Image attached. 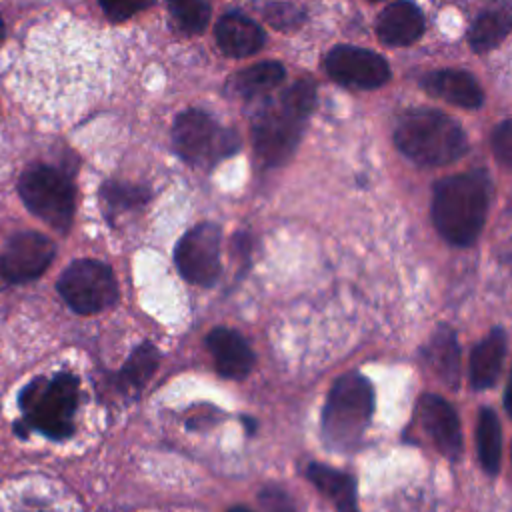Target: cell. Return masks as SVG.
Masks as SVG:
<instances>
[{
  "mask_svg": "<svg viewBox=\"0 0 512 512\" xmlns=\"http://www.w3.org/2000/svg\"><path fill=\"white\" fill-rule=\"evenodd\" d=\"M100 196L108 214H120L146 204L150 198V192L144 186H136V184L106 182L100 190Z\"/></svg>",
  "mask_w": 512,
  "mask_h": 512,
  "instance_id": "24",
  "label": "cell"
},
{
  "mask_svg": "<svg viewBox=\"0 0 512 512\" xmlns=\"http://www.w3.org/2000/svg\"><path fill=\"white\" fill-rule=\"evenodd\" d=\"M242 422H244L248 434H254V432H256V422H254L250 416H242Z\"/></svg>",
  "mask_w": 512,
  "mask_h": 512,
  "instance_id": "31",
  "label": "cell"
},
{
  "mask_svg": "<svg viewBox=\"0 0 512 512\" xmlns=\"http://www.w3.org/2000/svg\"><path fill=\"white\" fill-rule=\"evenodd\" d=\"M228 512H252V510L246 506H232Z\"/></svg>",
  "mask_w": 512,
  "mask_h": 512,
  "instance_id": "32",
  "label": "cell"
},
{
  "mask_svg": "<svg viewBox=\"0 0 512 512\" xmlns=\"http://www.w3.org/2000/svg\"><path fill=\"white\" fill-rule=\"evenodd\" d=\"M326 72L332 80L354 88H378L388 82V62L366 48L358 46H336L326 54Z\"/></svg>",
  "mask_w": 512,
  "mask_h": 512,
  "instance_id": "11",
  "label": "cell"
},
{
  "mask_svg": "<svg viewBox=\"0 0 512 512\" xmlns=\"http://www.w3.org/2000/svg\"><path fill=\"white\" fill-rule=\"evenodd\" d=\"M506 354V334L492 330L486 334L470 354V384L476 390L490 388L500 376L502 360Z\"/></svg>",
  "mask_w": 512,
  "mask_h": 512,
  "instance_id": "17",
  "label": "cell"
},
{
  "mask_svg": "<svg viewBox=\"0 0 512 512\" xmlns=\"http://www.w3.org/2000/svg\"><path fill=\"white\" fill-rule=\"evenodd\" d=\"M416 420L434 444V448L448 456L458 458L462 452V432L456 410L438 394H424L416 406Z\"/></svg>",
  "mask_w": 512,
  "mask_h": 512,
  "instance_id": "12",
  "label": "cell"
},
{
  "mask_svg": "<svg viewBox=\"0 0 512 512\" xmlns=\"http://www.w3.org/2000/svg\"><path fill=\"white\" fill-rule=\"evenodd\" d=\"M378 38L390 46H408L424 32V16L412 2L400 0L386 6L376 20Z\"/></svg>",
  "mask_w": 512,
  "mask_h": 512,
  "instance_id": "14",
  "label": "cell"
},
{
  "mask_svg": "<svg viewBox=\"0 0 512 512\" xmlns=\"http://www.w3.org/2000/svg\"><path fill=\"white\" fill-rule=\"evenodd\" d=\"M394 144L420 166H444L458 160L468 140L456 120L430 108L404 112L394 126Z\"/></svg>",
  "mask_w": 512,
  "mask_h": 512,
  "instance_id": "3",
  "label": "cell"
},
{
  "mask_svg": "<svg viewBox=\"0 0 512 512\" xmlns=\"http://www.w3.org/2000/svg\"><path fill=\"white\" fill-rule=\"evenodd\" d=\"M174 262L188 282L214 284L220 276V228L210 222L190 228L176 244Z\"/></svg>",
  "mask_w": 512,
  "mask_h": 512,
  "instance_id": "9",
  "label": "cell"
},
{
  "mask_svg": "<svg viewBox=\"0 0 512 512\" xmlns=\"http://www.w3.org/2000/svg\"><path fill=\"white\" fill-rule=\"evenodd\" d=\"M58 292L74 312L96 314L116 302L118 284L104 262L76 260L62 272Z\"/></svg>",
  "mask_w": 512,
  "mask_h": 512,
  "instance_id": "8",
  "label": "cell"
},
{
  "mask_svg": "<svg viewBox=\"0 0 512 512\" xmlns=\"http://www.w3.org/2000/svg\"><path fill=\"white\" fill-rule=\"evenodd\" d=\"M488 180L482 174H454L434 188L432 218L440 236L454 246L472 244L486 220Z\"/></svg>",
  "mask_w": 512,
  "mask_h": 512,
  "instance_id": "2",
  "label": "cell"
},
{
  "mask_svg": "<svg viewBox=\"0 0 512 512\" xmlns=\"http://www.w3.org/2000/svg\"><path fill=\"white\" fill-rule=\"evenodd\" d=\"M492 148L498 160L512 164V118L504 120L492 134Z\"/></svg>",
  "mask_w": 512,
  "mask_h": 512,
  "instance_id": "29",
  "label": "cell"
},
{
  "mask_svg": "<svg viewBox=\"0 0 512 512\" xmlns=\"http://www.w3.org/2000/svg\"><path fill=\"white\" fill-rule=\"evenodd\" d=\"M206 346L214 358L216 370L224 378L240 380L254 366V352L244 336L232 328H214L206 336Z\"/></svg>",
  "mask_w": 512,
  "mask_h": 512,
  "instance_id": "13",
  "label": "cell"
},
{
  "mask_svg": "<svg viewBox=\"0 0 512 512\" xmlns=\"http://www.w3.org/2000/svg\"><path fill=\"white\" fill-rule=\"evenodd\" d=\"M54 258V244L40 232L14 234L0 254V288L38 278Z\"/></svg>",
  "mask_w": 512,
  "mask_h": 512,
  "instance_id": "10",
  "label": "cell"
},
{
  "mask_svg": "<svg viewBox=\"0 0 512 512\" xmlns=\"http://www.w3.org/2000/svg\"><path fill=\"white\" fill-rule=\"evenodd\" d=\"M260 506L264 512H296L288 494L276 486H266L260 492Z\"/></svg>",
  "mask_w": 512,
  "mask_h": 512,
  "instance_id": "28",
  "label": "cell"
},
{
  "mask_svg": "<svg viewBox=\"0 0 512 512\" xmlns=\"http://www.w3.org/2000/svg\"><path fill=\"white\" fill-rule=\"evenodd\" d=\"M80 386L74 374L60 372L52 378H36L20 392V408L30 428L48 438L62 440L74 430L72 416L78 408Z\"/></svg>",
  "mask_w": 512,
  "mask_h": 512,
  "instance_id": "5",
  "label": "cell"
},
{
  "mask_svg": "<svg viewBox=\"0 0 512 512\" xmlns=\"http://www.w3.org/2000/svg\"><path fill=\"white\" fill-rule=\"evenodd\" d=\"M158 358H160L158 350L150 342L140 344L120 370V386L128 390L142 388L148 382V378L154 374L158 366Z\"/></svg>",
  "mask_w": 512,
  "mask_h": 512,
  "instance_id": "23",
  "label": "cell"
},
{
  "mask_svg": "<svg viewBox=\"0 0 512 512\" xmlns=\"http://www.w3.org/2000/svg\"><path fill=\"white\" fill-rule=\"evenodd\" d=\"M504 406H506L508 414L512 416V374H510V380H508V386H506V394H504Z\"/></svg>",
  "mask_w": 512,
  "mask_h": 512,
  "instance_id": "30",
  "label": "cell"
},
{
  "mask_svg": "<svg viewBox=\"0 0 512 512\" xmlns=\"http://www.w3.org/2000/svg\"><path fill=\"white\" fill-rule=\"evenodd\" d=\"M264 16L266 20L274 26V28H294L300 24L302 20V14L296 6H288V4H270L266 10H264Z\"/></svg>",
  "mask_w": 512,
  "mask_h": 512,
  "instance_id": "27",
  "label": "cell"
},
{
  "mask_svg": "<svg viewBox=\"0 0 512 512\" xmlns=\"http://www.w3.org/2000/svg\"><path fill=\"white\" fill-rule=\"evenodd\" d=\"M172 142L178 156L196 166H210L238 148L236 134L220 128L202 110H186L174 120Z\"/></svg>",
  "mask_w": 512,
  "mask_h": 512,
  "instance_id": "7",
  "label": "cell"
},
{
  "mask_svg": "<svg viewBox=\"0 0 512 512\" xmlns=\"http://www.w3.org/2000/svg\"><path fill=\"white\" fill-rule=\"evenodd\" d=\"M422 88L434 98H442L462 108H478L484 102V92L464 70H434L424 76Z\"/></svg>",
  "mask_w": 512,
  "mask_h": 512,
  "instance_id": "15",
  "label": "cell"
},
{
  "mask_svg": "<svg viewBox=\"0 0 512 512\" xmlns=\"http://www.w3.org/2000/svg\"><path fill=\"white\" fill-rule=\"evenodd\" d=\"M476 446L482 468L488 474H496L502 462V428L492 408H482L476 422Z\"/></svg>",
  "mask_w": 512,
  "mask_h": 512,
  "instance_id": "21",
  "label": "cell"
},
{
  "mask_svg": "<svg viewBox=\"0 0 512 512\" xmlns=\"http://www.w3.org/2000/svg\"><path fill=\"white\" fill-rule=\"evenodd\" d=\"M314 100V84L310 80H298L260 106L252 120V140L262 164L276 166L292 154L306 118L314 108Z\"/></svg>",
  "mask_w": 512,
  "mask_h": 512,
  "instance_id": "1",
  "label": "cell"
},
{
  "mask_svg": "<svg viewBox=\"0 0 512 512\" xmlns=\"http://www.w3.org/2000/svg\"><path fill=\"white\" fill-rule=\"evenodd\" d=\"M510 30H512V12L508 8L486 10L472 24L470 46L478 54L488 52L496 44H500Z\"/></svg>",
  "mask_w": 512,
  "mask_h": 512,
  "instance_id": "22",
  "label": "cell"
},
{
  "mask_svg": "<svg viewBox=\"0 0 512 512\" xmlns=\"http://www.w3.org/2000/svg\"><path fill=\"white\" fill-rule=\"evenodd\" d=\"M22 512H56V510H48V508H28V510H22Z\"/></svg>",
  "mask_w": 512,
  "mask_h": 512,
  "instance_id": "33",
  "label": "cell"
},
{
  "mask_svg": "<svg viewBox=\"0 0 512 512\" xmlns=\"http://www.w3.org/2000/svg\"><path fill=\"white\" fill-rule=\"evenodd\" d=\"M308 480L334 504L338 512H358V498H356V482L350 474L324 466V464H310Z\"/></svg>",
  "mask_w": 512,
  "mask_h": 512,
  "instance_id": "18",
  "label": "cell"
},
{
  "mask_svg": "<svg viewBox=\"0 0 512 512\" xmlns=\"http://www.w3.org/2000/svg\"><path fill=\"white\" fill-rule=\"evenodd\" d=\"M100 8L112 22H124L146 10L154 0H98Z\"/></svg>",
  "mask_w": 512,
  "mask_h": 512,
  "instance_id": "26",
  "label": "cell"
},
{
  "mask_svg": "<svg viewBox=\"0 0 512 512\" xmlns=\"http://www.w3.org/2000/svg\"><path fill=\"white\" fill-rule=\"evenodd\" d=\"M2 40H4V22L0 18V44H2Z\"/></svg>",
  "mask_w": 512,
  "mask_h": 512,
  "instance_id": "34",
  "label": "cell"
},
{
  "mask_svg": "<svg viewBox=\"0 0 512 512\" xmlns=\"http://www.w3.org/2000/svg\"><path fill=\"white\" fill-rule=\"evenodd\" d=\"M374 412V388L358 372L340 376L328 392L322 412V432L336 450L354 448L364 436Z\"/></svg>",
  "mask_w": 512,
  "mask_h": 512,
  "instance_id": "4",
  "label": "cell"
},
{
  "mask_svg": "<svg viewBox=\"0 0 512 512\" xmlns=\"http://www.w3.org/2000/svg\"><path fill=\"white\" fill-rule=\"evenodd\" d=\"M214 36L220 50L232 58L252 56L264 46L262 28L238 12L224 14L214 28Z\"/></svg>",
  "mask_w": 512,
  "mask_h": 512,
  "instance_id": "16",
  "label": "cell"
},
{
  "mask_svg": "<svg viewBox=\"0 0 512 512\" xmlns=\"http://www.w3.org/2000/svg\"><path fill=\"white\" fill-rule=\"evenodd\" d=\"M18 194L26 208L58 232H66L74 218V186L70 178L46 164L26 168L18 180Z\"/></svg>",
  "mask_w": 512,
  "mask_h": 512,
  "instance_id": "6",
  "label": "cell"
},
{
  "mask_svg": "<svg viewBox=\"0 0 512 512\" xmlns=\"http://www.w3.org/2000/svg\"><path fill=\"white\" fill-rule=\"evenodd\" d=\"M424 358L428 368L446 386H454L458 382V342L454 330H450L448 326H440L432 334L424 350Z\"/></svg>",
  "mask_w": 512,
  "mask_h": 512,
  "instance_id": "19",
  "label": "cell"
},
{
  "mask_svg": "<svg viewBox=\"0 0 512 512\" xmlns=\"http://www.w3.org/2000/svg\"><path fill=\"white\" fill-rule=\"evenodd\" d=\"M284 80V66L280 62H258L236 72L228 80V90L240 98H256L270 92Z\"/></svg>",
  "mask_w": 512,
  "mask_h": 512,
  "instance_id": "20",
  "label": "cell"
},
{
  "mask_svg": "<svg viewBox=\"0 0 512 512\" xmlns=\"http://www.w3.org/2000/svg\"><path fill=\"white\" fill-rule=\"evenodd\" d=\"M168 12L180 30L198 34L210 20V6L206 0H166Z\"/></svg>",
  "mask_w": 512,
  "mask_h": 512,
  "instance_id": "25",
  "label": "cell"
}]
</instances>
